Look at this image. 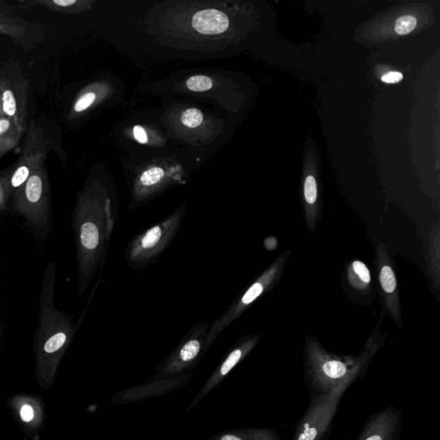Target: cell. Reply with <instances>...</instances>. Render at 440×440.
<instances>
[{
	"label": "cell",
	"mask_w": 440,
	"mask_h": 440,
	"mask_svg": "<svg viewBox=\"0 0 440 440\" xmlns=\"http://www.w3.org/2000/svg\"><path fill=\"white\" fill-rule=\"evenodd\" d=\"M119 219L116 197L100 184L90 185L75 209L79 292H84L106 260Z\"/></svg>",
	"instance_id": "obj_1"
},
{
	"label": "cell",
	"mask_w": 440,
	"mask_h": 440,
	"mask_svg": "<svg viewBox=\"0 0 440 440\" xmlns=\"http://www.w3.org/2000/svg\"><path fill=\"white\" fill-rule=\"evenodd\" d=\"M186 212L187 203L184 202L164 220L133 237L125 251L129 267L138 270L155 263L176 239Z\"/></svg>",
	"instance_id": "obj_2"
},
{
	"label": "cell",
	"mask_w": 440,
	"mask_h": 440,
	"mask_svg": "<svg viewBox=\"0 0 440 440\" xmlns=\"http://www.w3.org/2000/svg\"><path fill=\"white\" fill-rule=\"evenodd\" d=\"M54 140L47 133L44 126L31 120L28 124L26 138L18 160L7 172L3 173L8 194H14L25 184L31 174L45 165Z\"/></svg>",
	"instance_id": "obj_3"
},
{
	"label": "cell",
	"mask_w": 440,
	"mask_h": 440,
	"mask_svg": "<svg viewBox=\"0 0 440 440\" xmlns=\"http://www.w3.org/2000/svg\"><path fill=\"white\" fill-rule=\"evenodd\" d=\"M30 83L18 62L10 61L0 69V99L4 116L25 133L28 126Z\"/></svg>",
	"instance_id": "obj_4"
},
{
	"label": "cell",
	"mask_w": 440,
	"mask_h": 440,
	"mask_svg": "<svg viewBox=\"0 0 440 440\" xmlns=\"http://www.w3.org/2000/svg\"><path fill=\"white\" fill-rule=\"evenodd\" d=\"M208 331L207 323L200 321L194 323L172 354L157 367V376L162 378L172 376L194 366L205 355L204 347Z\"/></svg>",
	"instance_id": "obj_5"
},
{
	"label": "cell",
	"mask_w": 440,
	"mask_h": 440,
	"mask_svg": "<svg viewBox=\"0 0 440 440\" xmlns=\"http://www.w3.org/2000/svg\"><path fill=\"white\" fill-rule=\"evenodd\" d=\"M46 165L31 174L25 184L15 192L16 205L25 213H37L44 209L49 200V184Z\"/></svg>",
	"instance_id": "obj_6"
},
{
	"label": "cell",
	"mask_w": 440,
	"mask_h": 440,
	"mask_svg": "<svg viewBox=\"0 0 440 440\" xmlns=\"http://www.w3.org/2000/svg\"><path fill=\"white\" fill-rule=\"evenodd\" d=\"M45 26L27 21L11 13L0 11V35H7L28 51L34 49L45 37Z\"/></svg>",
	"instance_id": "obj_7"
},
{
	"label": "cell",
	"mask_w": 440,
	"mask_h": 440,
	"mask_svg": "<svg viewBox=\"0 0 440 440\" xmlns=\"http://www.w3.org/2000/svg\"><path fill=\"white\" fill-rule=\"evenodd\" d=\"M256 342L257 339L256 337H246V338L239 340V342H237V343L234 345L232 350L230 351L223 362L217 367L215 371L210 376L208 383H206L204 388H202L199 396L194 400L190 408L199 403L201 399H203L206 395L208 394L213 388H215L218 384L224 379L225 376H227L229 372H231L233 368L249 354V352L255 346Z\"/></svg>",
	"instance_id": "obj_8"
},
{
	"label": "cell",
	"mask_w": 440,
	"mask_h": 440,
	"mask_svg": "<svg viewBox=\"0 0 440 440\" xmlns=\"http://www.w3.org/2000/svg\"><path fill=\"white\" fill-rule=\"evenodd\" d=\"M340 388L342 387L331 396V399L317 408V410L311 415V419L304 424V431L299 436L298 440H315L321 432L323 431V427L328 425L334 414L335 404L338 399L337 396L340 394Z\"/></svg>",
	"instance_id": "obj_9"
},
{
	"label": "cell",
	"mask_w": 440,
	"mask_h": 440,
	"mask_svg": "<svg viewBox=\"0 0 440 440\" xmlns=\"http://www.w3.org/2000/svg\"><path fill=\"white\" fill-rule=\"evenodd\" d=\"M192 25L201 34L219 35L228 29L229 19L220 11L204 10L194 16Z\"/></svg>",
	"instance_id": "obj_10"
},
{
	"label": "cell",
	"mask_w": 440,
	"mask_h": 440,
	"mask_svg": "<svg viewBox=\"0 0 440 440\" xmlns=\"http://www.w3.org/2000/svg\"><path fill=\"white\" fill-rule=\"evenodd\" d=\"M20 6L31 8L35 6L46 8L59 13H76L89 9V1L81 0H29L18 1Z\"/></svg>",
	"instance_id": "obj_11"
},
{
	"label": "cell",
	"mask_w": 440,
	"mask_h": 440,
	"mask_svg": "<svg viewBox=\"0 0 440 440\" xmlns=\"http://www.w3.org/2000/svg\"><path fill=\"white\" fill-rule=\"evenodd\" d=\"M23 134L10 119L5 116L0 117V157L18 144Z\"/></svg>",
	"instance_id": "obj_12"
},
{
	"label": "cell",
	"mask_w": 440,
	"mask_h": 440,
	"mask_svg": "<svg viewBox=\"0 0 440 440\" xmlns=\"http://www.w3.org/2000/svg\"><path fill=\"white\" fill-rule=\"evenodd\" d=\"M73 335V328H71V323H67L61 331H59L57 334H54L49 339L47 340L44 345V352L47 355H53L61 350L65 347V345L69 342L70 336Z\"/></svg>",
	"instance_id": "obj_13"
},
{
	"label": "cell",
	"mask_w": 440,
	"mask_h": 440,
	"mask_svg": "<svg viewBox=\"0 0 440 440\" xmlns=\"http://www.w3.org/2000/svg\"><path fill=\"white\" fill-rule=\"evenodd\" d=\"M324 374L333 379H342L347 374L346 366L337 360H330L325 362L323 366Z\"/></svg>",
	"instance_id": "obj_14"
},
{
	"label": "cell",
	"mask_w": 440,
	"mask_h": 440,
	"mask_svg": "<svg viewBox=\"0 0 440 440\" xmlns=\"http://www.w3.org/2000/svg\"><path fill=\"white\" fill-rule=\"evenodd\" d=\"M187 87L189 90L202 93L213 88V81L204 75H197L188 79Z\"/></svg>",
	"instance_id": "obj_15"
},
{
	"label": "cell",
	"mask_w": 440,
	"mask_h": 440,
	"mask_svg": "<svg viewBox=\"0 0 440 440\" xmlns=\"http://www.w3.org/2000/svg\"><path fill=\"white\" fill-rule=\"evenodd\" d=\"M97 100V94L94 91L88 90L83 93L81 96H79L75 102L73 108V112L79 114L85 112V110L89 109L91 106L95 104Z\"/></svg>",
	"instance_id": "obj_16"
},
{
	"label": "cell",
	"mask_w": 440,
	"mask_h": 440,
	"mask_svg": "<svg viewBox=\"0 0 440 440\" xmlns=\"http://www.w3.org/2000/svg\"><path fill=\"white\" fill-rule=\"evenodd\" d=\"M182 124L187 126V128H197L203 121V114L199 109H189L182 114Z\"/></svg>",
	"instance_id": "obj_17"
},
{
	"label": "cell",
	"mask_w": 440,
	"mask_h": 440,
	"mask_svg": "<svg viewBox=\"0 0 440 440\" xmlns=\"http://www.w3.org/2000/svg\"><path fill=\"white\" fill-rule=\"evenodd\" d=\"M380 283L384 291L388 293L394 292L396 287L395 273L391 267L384 266L380 273Z\"/></svg>",
	"instance_id": "obj_18"
},
{
	"label": "cell",
	"mask_w": 440,
	"mask_h": 440,
	"mask_svg": "<svg viewBox=\"0 0 440 440\" xmlns=\"http://www.w3.org/2000/svg\"><path fill=\"white\" fill-rule=\"evenodd\" d=\"M417 21L413 16H403L396 20L395 30L398 35L410 34L415 30Z\"/></svg>",
	"instance_id": "obj_19"
},
{
	"label": "cell",
	"mask_w": 440,
	"mask_h": 440,
	"mask_svg": "<svg viewBox=\"0 0 440 440\" xmlns=\"http://www.w3.org/2000/svg\"><path fill=\"white\" fill-rule=\"evenodd\" d=\"M304 197L309 204H314L317 197L316 182L314 177L309 176L304 182Z\"/></svg>",
	"instance_id": "obj_20"
},
{
	"label": "cell",
	"mask_w": 440,
	"mask_h": 440,
	"mask_svg": "<svg viewBox=\"0 0 440 440\" xmlns=\"http://www.w3.org/2000/svg\"><path fill=\"white\" fill-rule=\"evenodd\" d=\"M352 268H354V270L357 275L359 276V278L364 281V283H370V272L368 270L366 265L362 263V261H356L354 263H352Z\"/></svg>",
	"instance_id": "obj_21"
},
{
	"label": "cell",
	"mask_w": 440,
	"mask_h": 440,
	"mask_svg": "<svg viewBox=\"0 0 440 440\" xmlns=\"http://www.w3.org/2000/svg\"><path fill=\"white\" fill-rule=\"evenodd\" d=\"M19 415L23 422L30 423L34 421L35 411L31 404L25 403L20 408Z\"/></svg>",
	"instance_id": "obj_22"
},
{
	"label": "cell",
	"mask_w": 440,
	"mask_h": 440,
	"mask_svg": "<svg viewBox=\"0 0 440 440\" xmlns=\"http://www.w3.org/2000/svg\"><path fill=\"white\" fill-rule=\"evenodd\" d=\"M134 138L141 144H146L148 141V133L141 126H136L133 131Z\"/></svg>",
	"instance_id": "obj_23"
},
{
	"label": "cell",
	"mask_w": 440,
	"mask_h": 440,
	"mask_svg": "<svg viewBox=\"0 0 440 440\" xmlns=\"http://www.w3.org/2000/svg\"><path fill=\"white\" fill-rule=\"evenodd\" d=\"M403 78V74L401 73H398V71H391V73L383 75L382 81L386 83V84H396V83L401 81Z\"/></svg>",
	"instance_id": "obj_24"
},
{
	"label": "cell",
	"mask_w": 440,
	"mask_h": 440,
	"mask_svg": "<svg viewBox=\"0 0 440 440\" xmlns=\"http://www.w3.org/2000/svg\"><path fill=\"white\" fill-rule=\"evenodd\" d=\"M8 191L4 174H0V208L5 207Z\"/></svg>",
	"instance_id": "obj_25"
},
{
	"label": "cell",
	"mask_w": 440,
	"mask_h": 440,
	"mask_svg": "<svg viewBox=\"0 0 440 440\" xmlns=\"http://www.w3.org/2000/svg\"><path fill=\"white\" fill-rule=\"evenodd\" d=\"M366 440H383V437L380 434H374L369 436Z\"/></svg>",
	"instance_id": "obj_26"
},
{
	"label": "cell",
	"mask_w": 440,
	"mask_h": 440,
	"mask_svg": "<svg viewBox=\"0 0 440 440\" xmlns=\"http://www.w3.org/2000/svg\"><path fill=\"white\" fill-rule=\"evenodd\" d=\"M3 112H2V106H1V99H0V117H3Z\"/></svg>",
	"instance_id": "obj_27"
},
{
	"label": "cell",
	"mask_w": 440,
	"mask_h": 440,
	"mask_svg": "<svg viewBox=\"0 0 440 440\" xmlns=\"http://www.w3.org/2000/svg\"><path fill=\"white\" fill-rule=\"evenodd\" d=\"M0 65H1V62H0Z\"/></svg>",
	"instance_id": "obj_28"
}]
</instances>
